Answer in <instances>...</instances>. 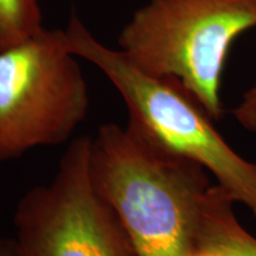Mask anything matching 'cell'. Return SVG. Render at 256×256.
Returning a JSON list of instances; mask_svg holds the SVG:
<instances>
[{
    "label": "cell",
    "instance_id": "8992f818",
    "mask_svg": "<svg viewBox=\"0 0 256 256\" xmlns=\"http://www.w3.org/2000/svg\"><path fill=\"white\" fill-rule=\"evenodd\" d=\"M234 204L218 185H212L204 203L197 249L226 256H256V238L241 226Z\"/></svg>",
    "mask_w": 256,
    "mask_h": 256
},
{
    "label": "cell",
    "instance_id": "5b68a950",
    "mask_svg": "<svg viewBox=\"0 0 256 256\" xmlns=\"http://www.w3.org/2000/svg\"><path fill=\"white\" fill-rule=\"evenodd\" d=\"M92 138L70 142L51 183L31 188L14 214L18 256H138L90 174Z\"/></svg>",
    "mask_w": 256,
    "mask_h": 256
},
{
    "label": "cell",
    "instance_id": "30bf717a",
    "mask_svg": "<svg viewBox=\"0 0 256 256\" xmlns=\"http://www.w3.org/2000/svg\"><path fill=\"white\" fill-rule=\"evenodd\" d=\"M191 256H226V255L214 250H208V249H196V252H194Z\"/></svg>",
    "mask_w": 256,
    "mask_h": 256
},
{
    "label": "cell",
    "instance_id": "ba28073f",
    "mask_svg": "<svg viewBox=\"0 0 256 256\" xmlns=\"http://www.w3.org/2000/svg\"><path fill=\"white\" fill-rule=\"evenodd\" d=\"M234 116L244 130L256 133V83L243 96Z\"/></svg>",
    "mask_w": 256,
    "mask_h": 256
},
{
    "label": "cell",
    "instance_id": "8fae6325",
    "mask_svg": "<svg viewBox=\"0 0 256 256\" xmlns=\"http://www.w3.org/2000/svg\"><path fill=\"white\" fill-rule=\"evenodd\" d=\"M255 2H256V0H255Z\"/></svg>",
    "mask_w": 256,
    "mask_h": 256
},
{
    "label": "cell",
    "instance_id": "277c9868",
    "mask_svg": "<svg viewBox=\"0 0 256 256\" xmlns=\"http://www.w3.org/2000/svg\"><path fill=\"white\" fill-rule=\"evenodd\" d=\"M76 57L66 31L46 28L0 52V162L72 139L89 108Z\"/></svg>",
    "mask_w": 256,
    "mask_h": 256
},
{
    "label": "cell",
    "instance_id": "7a4b0ae2",
    "mask_svg": "<svg viewBox=\"0 0 256 256\" xmlns=\"http://www.w3.org/2000/svg\"><path fill=\"white\" fill-rule=\"evenodd\" d=\"M66 34L72 52L95 64L122 95L128 130L200 165L234 203L247 208L256 218V162L234 151L180 82L142 72L121 50L101 44L76 16Z\"/></svg>",
    "mask_w": 256,
    "mask_h": 256
},
{
    "label": "cell",
    "instance_id": "6da1fadb",
    "mask_svg": "<svg viewBox=\"0 0 256 256\" xmlns=\"http://www.w3.org/2000/svg\"><path fill=\"white\" fill-rule=\"evenodd\" d=\"M90 174L138 256H191L212 188L200 165L166 152L127 127L102 124L92 138Z\"/></svg>",
    "mask_w": 256,
    "mask_h": 256
},
{
    "label": "cell",
    "instance_id": "3957f363",
    "mask_svg": "<svg viewBox=\"0 0 256 256\" xmlns=\"http://www.w3.org/2000/svg\"><path fill=\"white\" fill-rule=\"evenodd\" d=\"M252 28L255 0H150L121 32L119 46L142 72L180 82L220 120L229 50Z\"/></svg>",
    "mask_w": 256,
    "mask_h": 256
},
{
    "label": "cell",
    "instance_id": "52a82bcc",
    "mask_svg": "<svg viewBox=\"0 0 256 256\" xmlns=\"http://www.w3.org/2000/svg\"><path fill=\"white\" fill-rule=\"evenodd\" d=\"M42 28L38 0H0V52L24 43Z\"/></svg>",
    "mask_w": 256,
    "mask_h": 256
},
{
    "label": "cell",
    "instance_id": "9c48e42d",
    "mask_svg": "<svg viewBox=\"0 0 256 256\" xmlns=\"http://www.w3.org/2000/svg\"><path fill=\"white\" fill-rule=\"evenodd\" d=\"M0 256H18L14 240L0 238Z\"/></svg>",
    "mask_w": 256,
    "mask_h": 256
}]
</instances>
